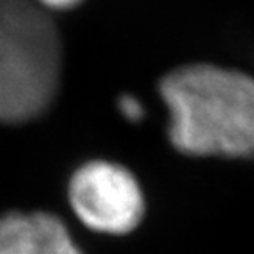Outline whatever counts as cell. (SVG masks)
<instances>
[{
  "mask_svg": "<svg viewBox=\"0 0 254 254\" xmlns=\"http://www.w3.org/2000/svg\"><path fill=\"white\" fill-rule=\"evenodd\" d=\"M159 90L175 150L190 157L254 159V78L192 64L164 76Z\"/></svg>",
  "mask_w": 254,
  "mask_h": 254,
  "instance_id": "1",
  "label": "cell"
},
{
  "mask_svg": "<svg viewBox=\"0 0 254 254\" xmlns=\"http://www.w3.org/2000/svg\"><path fill=\"white\" fill-rule=\"evenodd\" d=\"M60 39L28 0H0V122L36 119L59 88Z\"/></svg>",
  "mask_w": 254,
  "mask_h": 254,
  "instance_id": "2",
  "label": "cell"
},
{
  "mask_svg": "<svg viewBox=\"0 0 254 254\" xmlns=\"http://www.w3.org/2000/svg\"><path fill=\"white\" fill-rule=\"evenodd\" d=\"M69 201L79 221L97 233L127 235L145 215V196L136 177L110 161L79 168L69 184Z\"/></svg>",
  "mask_w": 254,
  "mask_h": 254,
  "instance_id": "3",
  "label": "cell"
},
{
  "mask_svg": "<svg viewBox=\"0 0 254 254\" xmlns=\"http://www.w3.org/2000/svg\"><path fill=\"white\" fill-rule=\"evenodd\" d=\"M0 254H81L67 228L46 212L0 217Z\"/></svg>",
  "mask_w": 254,
  "mask_h": 254,
  "instance_id": "4",
  "label": "cell"
},
{
  "mask_svg": "<svg viewBox=\"0 0 254 254\" xmlns=\"http://www.w3.org/2000/svg\"><path fill=\"white\" fill-rule=\"evenodd\" d=\"M119 108H120V113H122L127 120H132V122L141 120L143 113H145L141 103H139L136 97H131V95H124L119 103Z\"/></svg>",
  "mask_w": 254,
  "mask_h": 254,
  "instance_id": "5",
  "label": "cell"
},
{
  "mask_svg": "<svg viewBox=\"0 0 254 254\" xmlns=\"http://www.w3.org/2000/svg\"><path fill=\"white\" fill-rule=\"evenodd\" d=\"M39 2L50 9H69L79 4L81 0H39Z\"/></svg>",
  "mask_w": 254,
  "mask_h": 254,
  "instance_id": "6",
  "label": "cell"
}]
</instances>
